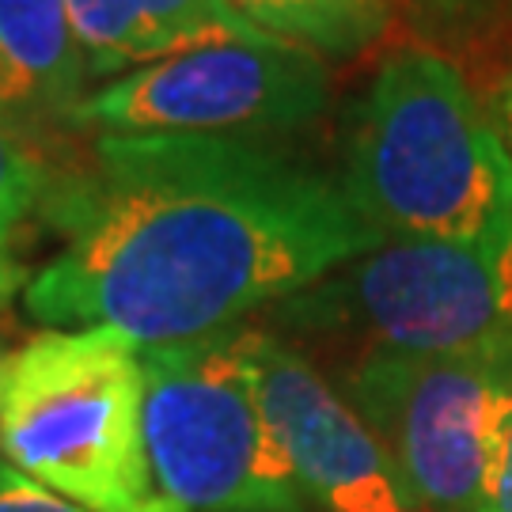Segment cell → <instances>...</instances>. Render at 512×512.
<instances>
[{"label":"cell","mask_w":512,"mask_h":512,"mask_svg":"<svg viewBox=\"0 0 512 512\" xmlns=\"http://www.w3.org/2000/svg\"><path fill=\"white\" fill-rule=\"evenodd\" d=\"M42 213L65 243L27 281V315L141 349L243 327L387 243L342 179L232 137L95 133Z\"/></svg>","instance_id":"cell-1"},{"label":"cell","mask_w":512,"mask_h":512,"mask_svg":"<svg viewBox=\"0 0 512 512\" xmlns=\"http://www.w3.org/2000/svg\"><path fill=\"white\" fill-rule=\"evenodd\" d=\"M349 202L384 239L512 251V156L448 57H384L349 122Z\"/></svg>","instance_id":"cell-2"},{"label":"cell","mask_w":512,"mask_h":512,"mask_svg":"<svg viewBox=\"0 0 512 512\" xmlns=\"http://www.w3.org/2000/svg\"><path fill=\"white\" fill-rule=\"evenodd\" d=\"M0 456L84 512H175L148 463L141 346L118 330H42L12 353Z\"/></svg>","instance_id":"cell-3"},{"label":"cell","mask_w":512,"mask_h":512,"mask_svg":"<svg viewBox=\"0 0 512 512\" xmlns=\"http://www.w3.org/2000/svg\"><path fill=\"white\" fill-rule=\"evenodd\" d=\"M145 444L175 512H315L258 399L251 323L141 349Z\"/></svg>","instance_id":"cell-4"},{"label":"cell","mask_w":512,"mask_h":512,"mask_svg":"<svg viewBox=\"0 0 512 512\" xmlns=\"http://www.w3.org/2000/svg\"><path fill=\"white\" fill-rule=\"evenodd\" d=\"M262 327L349 361L372 353H456L512 334V251L387 239L281 300Z\"/></svg>","instance_id":"cell-5"},{"label":"cell","mask_w":512,"mask_h":512,"mask_svg":"<svg viewBox=\"0 0 512 512\" xmlns=\"http://www.w3.org/2000/svg\"><path fill=\"white\" fill-rule=\"evenodd\" d=\"M418 512H490L512 421V334L456 353H372L334 380Z\"/></svg>","instance_id":"cell-6"},{"label":"cell","mask_w":512,"mask_h":512,"mask_svg":"<svg viewBox=\"0 0 512 512\" xmlns=\"http://www.w3.org/2000/svg\"><path fill=\"white\" fill-rule=\"evenodd\" d=\"M330 110L323 57L277 38H239L186 50L110 84L76 107L80 133H167V137H293Z\"/></svg>","instance_id":"cell-7"},{"label":"cell","mask_w":512,"mask_h":512,"mask_svg":"<svg viewBox=\"0 0 512 512\" xmlns=\"http://www.w3.org/2000/svg\"><path fill=\"white\" fill-rule=\"evenodd\" d=\"M258 399L315 512H418L384 444L342 387L262 323H251Z\"/></svg>","instance_id":"cell-8"},{"label":"cell","mask_w":512,"mask_h":512,"mask_svg":"<svg viewBox=\"0 0 512 512\" xmlns=\"http://www.w3.org/2000/svg\"><path fill=\"white\" fill-rule=\"evenodd\" d=\"M65 8L88 84H110L217 42L270 38L247 27L224 0H65Z\"/></svg>","instance_id":"cell-9"},{"label":"cell","mask_w":512,"mask_h":512,"mask_svg":"<svg viewBox=\"0 0 512 512\" xmlns=\"http://www.w3.org/2000/svg\"><path fill=\"white\" fill-rule=\"evenodd\" d=\"M84 95L65 0H0V122L23 137L69 129Z\"/></svg>","instance_id":"cell-10"},{"label":"cell","mask_w":512,"mask_h":512,"mask_svg":"<svg viewBox=\"0 0 512 512\" xmlns=\"http://www.w3.org/2000/svg\"><path fill=\"white\" fill-rule=\"evenodd\" d=\"M247 27L323 61H353L391 31L387 0H224Z\"/></svg>","instance_id":"cell-11"},{"label":"cell","mask_w":512,"mask_h":512,"mask_svg":"<svg viewBox=\"0 0 512 512\" xmlns=\"http://www.w3.org/2000/svg\"><path fill=\"white\" fill-rule=\"evenodd\" d=\"M54 194V171L19 129L0 122V247L12 251L19 228Z\"/></svg>","instance_id":"cell-12"},{"label":"cell","mask_w":512,"mask_h":512,"mask_svg":"<svg viewBox=\"0 0 512 512\" xmlns=\"http://www.w3.org/2000/svg\"><path fill=\"white\" fill-rule=\"evenodd\" d=\"M0 512H84L0 456Z\"/></svg>","instance_id":"cell-13"},{"label":"cell","mask_w":512,"mask_h":512,"mask_svg":"<svg viewBox=\"0 0 512 512\" xmlns=\"http://www.w3.org/2000/svg\"><path fill=\"white\" fill-rule=\"evenodd\" d=\"M490 118H494L497 133H501V141L509 148L512 156V73H505L497 80L494 95H490Z\"/></svg>","instance_id":"cell-14"},{"label":"cell","mask_w":512,"mask_h":512,"mask_svg":"<svg viewBox=\"0 0 512 512\" xmlns=\"http://www.w3.org/2000/svg\"><path fill=\"white\" fill-rule=\"evenodd\" d=\"M27 270L19 266V258L8 251V247H0V311L8 308L16 296H23V289H27Z\"/></svg>","instance_id":"cell-15"},{"label":"cell","mask_w":512,"mask_h":512,"mask_svg":"<svg viewBox=\"0 0 512 512\" xmlns=\"http://www.w3.org/2000/svg\"><path fill=\"white\" fill-rule=\"evenodd\" d=\"M490 512H512V421H509V437H505V452H501V467H497Z\"/></svg>","instance_id":"cell-16"},{"label":"cell","mask_w":512,"mask_h":512,"mask_svg":"<svg viewBox=\"0 0 512 512\" xmlns=\"http://www.w3.org/2000/svg\"><path fill=\"white\" fill-rule=\"evenodd\" d=\"M8 353H4V346H0V395H4V380H8Z\"/></svg>","instance_id":"cell-17"}]
</instances>
